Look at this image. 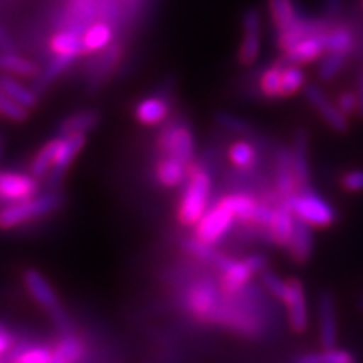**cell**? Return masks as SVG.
Masks as SVG:
<instances>
[{
    "mask_svg": "<svg viewBox=\"0 0 363 363\" xmlns=\"http://www.w3.org/2000/svg\"><path fill=\"white\" fill-rule=\"evenodd\" d=\"M212 192V170H208L201 160H195L189 167V177L182 192L177 220L184 227H195L208 211V201Z\"/></svg>",
    "mask_w": 363,
    "mask_h": 363,
    "instance_id": "6da1fadb",
    "label": "cell"
},
{
    "mask_svg": "<svg viewBox=\"0 0 363 363\" xmlns=\"http://www.w3.org/2000/svg\"><path fill=\"white\" fill-rule=\"evenodd\" d=\"M65 206V195L61 192H45L29 201L7 203L0 208V230H11L16 227L43 219Z\"/></svg>",
    "mask_w": 363,
    "mask_h": 363,
    "instance_id": "7a4b0ae2",
    "label": "cell"
},
{
    "mask_svg": "<svg viewBox=\"0 0 363 363\" xmlns=\"http://www.w3.org/2000/svg\"><path fill=\"white\" fill-rule=\"evenodd\" d=\"M267 269V259L262 254H251L244 259L225 256L219 266V288L224 296H238L249 288L254 276Z\"/></svg>",
    "mask_w": 363,
    "mask_h": 363,
    "instance_id": "3957f363",
    "label": "cell"
},
{
    "mask_svg": "<svg viewBox=\"0 0 363 363\" xmlns=\"http://www.w3.org/2000/svg\"><path fill=\"white\" fill-rule=\"evenodd\" d=\"M283 203L298 220L316 229H325L337 220V212L333 206L311 187L298 190L296 194L283 201Z\"/></svg>",
    "mask_w": 363,
    "mask_h": 363,
    "instance_id": "277c9868",
    "label": "cell"
},
{
    "mask_svg": "<svg viewBox=\"0 0 363 363\" xmlns=\"http://www.w3.org/2000/svg\"><path fill=\"white\" fill-rule=\"evenodd\" d=\"M224 294H222L219 283L212 279H195L185 288L184 306L194 320L202 323H214L219 313Z\"/></svg>",
    "mask_w": 363,
    "mask_h": 363,
    "instance_id": "5b68a950",
    "label": "cell"
},
{
    "mask_svg": "<svg viewBox=\"0 0 363 363\" xmlns=\"http://www.w3.org/2000/svg\"><path fill=\"white\" fill-rule=\"evenodd\" d=\"M155 147L160 155L174 157L184 162L185 165H192L195 162V135L189 121L182 118H174L162 125L160 133L157 136Z\"/></svg>",
    "mask_w": 363,
    "mask_h": 363,
    "instance_id": "8992f818",
    "label": "cell"
},
{
    "mask_svg": "<svg viewBox=\"0 0 363 363\" xmlns=\"http://www.w3.org/2000/svg\"><path fill=\"white\" fill-rule=\"evenodd\" d=\"M99 0H65L54 17V27L57 30L84 35L94 22L98 21Z\"/></svg>",
    "mask_w": 363,
    "mask_h": 363,
    "instance_id": "52a82bcc",
    "label": "cell"
},
{
    "mask_svg": "<svg viewBox=\"0 0 363 363\" xmlns=\"http://www.w3.org/2000/svg\"><path fill=\"white\" fill-rule=\"evenodd\" d=\"M235 217L233 212L227 208L220 201H217L214 206L208 207V211L199 220V224L194 229V238L207 246L216 247L220 244L230 230L234 229Z\"/></svg>",
    "mask_w": 363,
    "mask_h": 363,
    "instance_id": "ba28073f",
    "label": "cell"
},
{
    "mask_svg": "<svg viewBox=\"0 0 363 363\" xmlns=\"http://www.w3.org/2000/svg\"><path fill=\"white\" fill-rule=\"evenodd\" d=\"M125 56L123 40H113L101 52L91 56L88 67H86V88L96 91L111 78L113 72L118 69Z\"/></svg>",
    "mask_w": 363,
    "mask_h": 363,
    "instance_id": "9c48e42d",
    "label": "cell"
},
{
    "mask_svg": "<svg viewBox=\"0 0 363 363\" xmlns=\"http://www.w3.org/2000/svg\"><path fill=\"white\" fill-rule=\"evenodd\" d=\"M279 301L286 308V316H288L289 328L294 333H305L310 326V306H308L305 286L298 278L286 279L283 294Z\"/></svg>",
    "mask_w": 363,
    "mask_h": 363,
    "instance_id": "30bf717a",
    "label": "cell"
},
{
    "mask_svg": "<svg viewBox=\"0 0 363 363\" xmlns=\"http://www.w3.org/2000/svg\"><path fill=\"white\" fill-rule=\"evenodd\" d=\"M316 325L318 340L321 350H333L338 342L337 301L331 291H321L316 299Z\"/></svg>",
    "mask_w": 363,
    "mask_h": 363,
    "instance_id": "8fae6325",
    "label": "cell"
},
{
    "mask_svg": "<svg viewBox=\"0 0 363 363\" xmlns=\"http://www.w3.org/2000/svg\"><path fill=\"white\" fill-rule=\"evenodd\" d=\"M39 195V180L19 170H0V202L17 203Z\"/></svg>",
    "mask_w": 363,
    "mask_h": 363,
    "instance_id": "7c38bea8",
    "label": "cell"
},
{
    "mask_svg": "<svg viewBox=\"0 0 363 363\" xmlns=\"http://www.w3.org/2000/svg\"><path fill=\"white\" fill-rule=\"evenodd\" d=\"M22 283H24L27 293L34 299L35 305L51 313L54 318H62V306L59 301L56 289L52 288L49 279L38 269H26L22 272Z\"/></svg>",
    "mask_w": 363,
    "mask_h": 363,
    "instance_id": "4fadbf2b",
    "label": "cell"
},
{
    "mask_svg": "<svg viewBox=\"0 0 363 363\" xmlns=\"http://www.w3.org/2000/svg\"><path fill=\"white\" fill-rule=\"evenodd\" d=\"M86 145V135H71L61 136V147L57 150L56 162H54V169L51 174L45 177V185H48L49 192H59L62 182H65L66 172L79 155L81 150Z\"/></svg>",
    "mask_w": 363,
    "mask_h": 363,
    "instance_id": "5bb4252c",
    "label": "cell"
},
{
    "mask_svg": "<svg viewBox=\"0 0 363 363\" xmlns=\"http://www.w3.org/2000/svg\"><path fill=\"white\" fill-rule=\"evenodd\" d=\"M261 13L256 7L242 13V40H240L238 61L240 66L249 67L257 61L261 52Z\"/></svg>",
    "mask_w": 363,
    "mask_h": 363,
    "instance_id": "9a60e30c",
    "label": "cell"
},
{
    "mask_svg": "<svg viewBox=\"0 0 363 363\" xmlns=\"http://www.w3.org/2000/svg\"><path fill=\"white\" fill-rule=\"evenodd\" d=\"M305 98L306 101L315 108V111L320 115L321 120L328 125V128L337 131V133H345V131L350 128V118H347L338 110L337 103L331 101L320 86L306 84Z\"/></svg>",
    "mask_w": 363,
    "mask_h": 363,
    "instance_id": "2e32d148",
    "label": "cell"
},
{
    "mask_svg": "<svg viewBox=\"0 0 363 363\" xmlns=\"http://www.w3.org/2000/svg\"><path fill=\"white\" fill-rule=\"evenodd\" d=\"M272 180L274 189L281 201H286L299 190L296 177H294L291 147H276L272 152Z\"/></svg>",
    "mask_w": 363,
    "mask_h": 363,
    "instance_id": "e0dca14e",
    "label": "cell"
},
{
    "mask_svg": "<svg viewBox=\"0 0 363 363\" xmlns=\"http://www.w3.org/2000/svg\"><path fill=\"white\" fill-rule=\"evenodd\" d=\"M172 111L170 98L167 93H157L142 99L135 108V118L140 125L158 126L167 123Z\"/></svg>",
    "mask_w": 363,
    "mask_h": 363,
    "instance_id": "ac0fdd59",
    "label": "cell"
},
{
    "mask_svg": "<svg viewBox=\"0 0 363 363\" xmlns=\"http://www.w3.org/2000/svg\"><path fill=\"white\" fill-rule=\"evenodd\" d=\"M219 201L233 212L238 224L244 227L254 225L261 202L251 192H230L222 195Z\"/></svg>",
    "mask_w": 363,
    "mask_h": 363,
    "instance_id": "d6986e66",
    "label": "cell"
},
{
    "mask_svg": "<svg viewBox=\"0 0 363 363\" xmlns=\"http://www.w3.org/2000/svg\"><path fill=\"white\" fill-rule=\"evenodd\" d=\"M308 148H310V135H308V131L305 128H298L294 131V136H293L291 158H293L294 177H296L299 190L310 187L311 170H310Z\"/></svg>",
    "mask_w": 363,
    "mask_h": 363,
    "instance_id": "ffe728a7",
    "label": "cell"
},
{
    "mask_svg": "<svg viewBox=\"0 0 363 363\" xmlns=\"http://www.w3.org/2000/svg\"><path fill=\"white\" fill-rule=\"evenodd\" d=\"M323 54H326L325 45V33L311 35L305 40L294 45L288 52L281 54L279 61L284 62L286 66H299L306 65V62H313L320 59Z\"/></svg>",
    "mask_w": 363,
    "mask_h": 363,
    "instance_id": "44dd1931",
    "label": "cell"
},
{
    "mask_svg": "<svg viewBox=\"0 0 363 363\" xmlns=\"http://www.w3.org/2000/svg\"><path fill=\"white\" fill-rule=\"evenodd\" d=\"M296 227V217L283 202L274 207L269 224V238L272 246H278L281 249H288L291 238Z\"/></svg>",
    "mask_w": 363,
    "mask_h": 363,
    "instance_id": "7402d4cb",
    "label": "cell"
},
{
    "mask_svg": "<svg viewBox=\"0 0 363 363\" xmlns=\"http://www.w3.org/2000/svg\"><path fill=\"white\" fill-rule=\"evenodd\" d=\"M214 118H216V123L219 125L222 130L229 131V133H233V135H239V136H242V138L249 140V142H252L257 148L261 150V153L264 152L267 145H269L264 136H262L259 131L256 130V126H252L251 123H249V121L242 120V118L233 115V113L219 111V113H216Z\"/></svg>",
    "mask_w": 363,
    "mask_h": 363,
    "instance_id": "603a6c76",
    "label": "cell"
},
{
    "mask_svg": "<svg viewBox=\"0 0 363 363\" xmlns=\"http://www.w3.org/2000/svg\"><path fill=\"white\" fill-rule=\"evenodd\" d=\"M189 167L190 165H185L184 162L177 160L174 157L162 155L155 162L153 175H155V180L162 185V187L175 189L187 182Z\"/></svg>",
    "mask_w": 363,
    "mask_h": 363,
    "instance_id": "cb8c5ba5",
    "label": "cell"
},
{
    "mask_svg": "<svg viewBox=\"0 0 363 363\" xmlns=\"http://www.w3.org/2000/svg\"><path fill=\"white\" fill-rule=\"evenodd\" d=\"M49 49L52 56H61L76 61L86 56L83 35L71 33V30H56L49 39Z\"/></svg>",
    "mask_w": 363,
    "mask_h": 363,
    "instance_id": "d4e9b609",
    "label": "cell"
},
{
    "mask_svg": "<svg viewBox=\"0 0 363 363\" xmlns=\"http://www.w3.org/2000/svg\"><path fill=\"white\" fill-rule=\"evenodd\" d=\"M101 121V113L96 110H81L66 116L57 126L59 136L86 135L93 131Z\"/></svg>",
    "mask_w": 363,
    "mask_h": 363,
    "instance_id": "484cf974",
    "label": "cell"
},
{
    "mask_svg": "<svg viewBox=\"0 0 363 363\" xmlns=\"http://www.w3.org/2000/svg\"><path fill=\"white\" fill-rule=\"evenodd\" d=\"M313 249H315V238H313V227L296 219V227L291 242L288 246V252L291 259L298 264H305L311 259Z\"/></svg>",
    "mask_w": 363,
    "mask_h": 363,
    "instance_id": "4316f807",
    "label": "cell"
},
{
    "mask_svg": "<svg viewBox=\"0 0 363 363\" xmlns=\"http://www.w3.org/2000/svg\"><path fill=\"white\" fill-rule=\"evenodd\" d=\"M267 9H269V16L276 34L291 29L303 17L294 0H267Z\"/></svg>",
    "mask_w": 363,
    "mask_h": 363,
    "instance_id": "83f0119b",
    "label": "cell"
},
{
    "mask_svg": "<svg viewBox=\"0 0 363 363\" xmlns=\"http://www.w3.org/2000/svg\"><path fill=\"white\" fill-rule=\"evenodd\" d=\"M326 52H337L343 56H350L357 48V38L352 27L347 24H333L325 33Z\"/></svg>",
    "mask_w": 363,
    "mask_h": 363,
    "instance_id": "f1b7e54d",
    "label": "cell"
},
{
    "mask_svg": "<svg viewBox=\"0 0 363 363\" xmlns=\"http://www.w3.org/2000/svg\"><path fill=\"white\" fill-rule=\"evenodd\" d=\"M61 147V136H54V138L45 142L43 147L38 150L33 160L29 163V174L35 179H45L54 169V162H56L57 150Z\"/></svg>",
    "mask_w": 363,
    "mask_h": 363,
    "instance_id": "f546056e",
    "label": "cell"
},
{
    "mask_svg": "<svg viewBox=\"0 0 363 363\" xmlns=\"http://www.w3.org/2000/svg\"><path fill=\"white\" fill-rule=\"evenodd\" d=\"M0 71L13 78L29 79H38L40 74V67L34 61L16 52H0Z\"/></svg>",
    "mask_w": 363,
    "mask_h": 363,
    "instance_id": "4dcf8cb0",
    "label": "cell"
},
{
    "mask_svg": "<svg viewBox=\"0 0 363 363\" xmlns=\"http://www.w3.org/2000/svg\"><path fill=\"white\" fill-rule=\"evenodd\" d=\"M227 155H229V160L234 165V169L238 170L259 169L261 150L257 148L252 142H249V140H239V142H234L229 147Z\"/></svg>",
    "mask_w": 363,
    "mask_h": 363,
    "instance_id": "1f68e13d",
    "label": "cell"
},
{
    "mask_svg": "<svg viewBox=\"0 0 363 363\" xmlns=\"http://www.w3.org/2000/svg\"><path fill=\"white\" fill-rule=\"evenodd\" d=\"M116 30L108 24V22L96 21L86 30L83 35L86 56H94V54L104 51V49L115 40Z\"/></svg>",
    "mask_w": 363,
    "mask_h": 363,
    "instance_id": "d6a6232c",
    "label": "cell"
},
{
    "mask_svg": "<svg viewBox=\"0 0 363 363\" xmlns=\"http://www.w3.org/2000/svg\"><path fill=\"white\" fill-rule=\"evenodd\" d=\"M286 65L281 62L279 59L274 61L272 65L266 66L264 69L259 72V79H257V84H259L261 94L267 99H281L283 98V91H281V86H283V72H284Z\"/></svg>",
    "mask_w": 363,
    "mask_h": 363,
    "instance_id": "836d02e7",
    "label": "cell"
},
{
    "mask_svg": "<svg viewBox=\"0 0 363 363\" xmlns=\"http://www.w3.org/2000/svg\"><path fill=\"white\" fill-rule=\"evenodd\" d=\"M0 88L9 98L13 99L16 103L22 104V106L30 110L35 108L39 103V94L35 93L34 88H27L26 84H22L19 79L13 78V76L0 74Z\"/></svg>",
    "mask_w": 363,
    "mask_h": 363,
    "instance_id": "e575fe53",
    "label": "cell"
},
{
    "mask_svg": "<svg viewBox=\"0 0 363 363\" xmlns=\"http://www.w3.org/2000/svg\"><path fill=\"white\" fill-rule=\"evenodd\" d=\"M54 357L65 363H81L86 355V345L76 335H65L54 343Z\"/></svg>",
    "mask_w": 363,
    "mask_h": 363,
    "instance_id": "d590c367",
    "label": "cell"
},
{
    "mask_svg": "<svg viewBox=\"0 0 363 363\" xmlns=\"http://www.w3.org/2000/svg\"><path fill=\"white\" fill-rule=\"evenodd\" d=\"M182 247L185 249V252H187L189 256L195 257V259L203 262V264L214 266L216 269H219L220 262L224 261V257H225V254L217 252L216 247L207 246V244H203V242H201V240L195 239L194 235L189 239H184Z\"/></svg>",
    "mask_w": 363,
    "mask_h": 363,
    "instance_id": "8d00e7d4",
    "label": "cell"
},
{
    "mask_svg": "<svg viewBox=\"0 0 363 363\" xmlns=\"http://www.w3.org/2000/svg\"><path fill=\"white\" fill-rule=\"evenodd\" d=\"M72 59H67V57H61V56H52L51 61L48 62V66L44 67L43 71H40L39 78L35 79V84H34V89L35 93H40V91L48 89L49 86H51L54 81L57 78H61L65 72L69 69L72 66Z\"/></svg>",
    "mask_w": 363,
    "mask_h": 363,
    "instance_id": "74e56055",
    "label": "cell"
},
{
    "mask_svg": "<svg viewBox=\"0 0 363 363\" xmlns=\"http://www.w3.org/2000/svg\"><path fill=\"white\" fill-rule=\"evenodd\" d=\"M52 357L54 348L49 345H27V347L13 353L11 363H51Z\"/></svg>",
    "mask_w": 363,
    "mask_h": 363,
    "instance_id": "f35d334b",
    "label": "cell"
},
{
    "mask_svg": "<svg viewBox=\"0 0 363 363\" xmlns=\"http://www.w3.org/2000/svg\"><path fill=\"white\" fill-rule=\"evenodd\" d=\"M293 363H353V355L347 350L333 348V350L301 353L294 358Z\"/></svg>",
    "mask_w": 363,
    "mask_h": 363,
    "instance_id": "ab89813d",
    "label": "cell"
},
{
    "mask_svg": "<svg viewBox=\"0 0 363 363\" xmlns=\"http://www.w3.org/2000/svg\"><path fill=\"white\" fill-rule=\"evenodd\" d=\"M348 56H343V54L337 52H326L323 59L320 61V66H318V78L325 83L335 79L342 72L345 67V62H347Z\"/></svg>",
    "mask_w": 363,
    "mask_h": 363,
    "instance_id": "60d3db41",
    "label": "cell"
},
{
    "mask_svg": "<svg viewBox=\"0 0 363 363\" xmlns=\"http://www.w3.org/2000/svg\"><path fill=\"white\" fill-rule=\"evenodd\" d=\"M306 86V76L299 66H286L283 72V98H289L296 94L299 89Z\"/></svg>",
    "mask_w": 363,
    "mask_h": 363,
    "instance_id": "b9f144b4",
    "label": "cell"
},
{
    "mask_svg": "<svg viewBox=\"0 0 363 363\" xmlns=\"http://www.w3.org/2000/svg\"><path fill=\"white\" fill-rule=\"evenodd\" d=\"M0 116H6L7 120L13 121V123H22V121L29 118V110L9 98L2 88H0Z\"/></svg>",
    "mask_w": 363,
    "mask_h": 363,
    "instance_id": "7bdbcfd3",
    "label": "cell"
},
{
    "mask_svg": "<svg viewBox=\"0 0 363 363\" xmlns=\"http://www.w3.org/2000/svg\"><path fill=\"white\" fill-rule=\"evenodd\" d=\"M261 283H262V286H264L266 291L269 293L272 298H276V299H278V301H279L281 294H283L286 279L279 278V276L276 274L274 271L266 269V271L261 274Z\"/></svg>",
    "mask_w": 363,
    "mask_h": 363,
    "instance_id": "ee69618b",
    "label": "cell"
},
{
    "mask_svg": "<svg viewBox=\"0 0 363 363\" xmlns=\"http://www.w3.org/2000/svg\"><path fill=\"white\" fill-rule=\"evenodd\" d=\"M337 106H338V110L342 111L347 118L357 115L355 91H343V93H340L337 98Z\"/></svg>",
    "mask_w": 363,
    "mask_h": 363,
    "instance_id": "f6af8a7d",
    "label": "cell"
},
{
    "mask_svg": "<svg viewBox=\"0 0 363 363\" xmlns=\"http://www.w3.org/2000/svg\"><path fill=\"white\" fill-rule=\"evenodd\" d=\"M342 187L347 192H363V169L350 170L343 174Z\"/></svg>",
    "mask_w": 363,
    "mask_h": 363,
    "instance_id": "bcb514c9",
    "label": "cell"
},
{
    "mask_svg": "<svg viewBox=\"0 0 363 363\" xmlns=\"http://www.w3.org/2000/svg\"><path fill=\"white\" fill-rule=\"evenodd\" d=\"M343 4L345 0H325V7H323V17L326 19L335 22L342 16L343 11Z\"/></svg>",
    "mask_w": 363,
    "mask_h": 363,
    "instance_id": "7dc6e473",
    "label": "cell"
},
{
    "mask_svg": "<svg viewBox=\"0 0 363 363\" xmlns=\"http://www.w3.org/2000/svg\"><path fill=\"white\" fill-rule=\"evenodd\" d=\"M355 96H357V115L363 120V67L357 72L355 81Z\"/></svg>",
    "mask_w": 363,
    "mask_h": 363,
    "instance_id": "c3c4849f",
    "label": "cell"
},
{
    "mask_svg": "<svg viewBox=\"0 0 363 363\" xmlns=\"http://www.w3.org/2000/svg\"><path fill=\"white\" fill-rule=\"evenodd\" d=\"M13 347V335L7 328L0 330V362Z\"/></svg>",
    "mask_w": 363,
    "mask_h": 363,
    "instance_id": "681fc988",
    "label": "cell"
},
{
    "mask_svg": "<svg viewBox=\"0 0 363 363\" xmlns=\"http://www.w3.org/2000/svg\"><path fill=\"white\" fill-rule=\"evenodd\" d=\"M0 52H16V44L2 24H0Z\"/></svg>",
    "mask_w": 363,
    "mask_h": 363,
    "instance_id": "f907efd6",
    "label": "cell"
},
{
    "mask_svg": "<svg viewBox=\"0 0 363 363\" xmlns=\"http://www.w3.org/2000/svg\"><path fill=\"white\" fill-rule=\"evenodd\" d=\"M358 308L363 311V294L360 296V299H358Z\"/></svg>",
    "mask_w": 363,
    "mask_h": 363,
    "instance_id": "816d5d0a",
    "label": "cell"
},
{
    "mask_svg": "<svg viewBox=\"0 0 363 363\" xmlns=\"http://www.w3.org/2000/svg\"><path fill=\"white\" fill-rule=\"evenodd\" d=\"M51 363H65V362H61V360H59V358H56V357H52V360H51Z\"/></svg>",
    "mask_w": 363,
    "mask_h": 363,
    "instance_id": "f5cc1de1",
    "label": "cell"
},
{
    "mask_svg": "<svg viewBox=\"0 0 363 363\" xmlns=\"http://www.w3.org/2000/svg\"><path fill=\"white\" fill-rule=\"evenodd\" d=\"M4 328H6V326H4L2 321H0V330H4Z\"/></svg>",
    "mask_w": 363,
    "mask_h": 363,
    "instance_id": "db71d44e",
    "label": "cell"
},
{
    "mask_svg": "<svg viewBox=\"0 0 363 363\" xmlns=\"http://www.w3.org/2000/svg\"><path fill=\"white\" fill-rule=\"evenodd\" d=\"M0 155H2V142H0Z\"/></svg>",
    "mask_w": 363,
    "mask_h": 363,
    "instance_id": "11a10c76",
    "label": "cell"
}]
</instances>
